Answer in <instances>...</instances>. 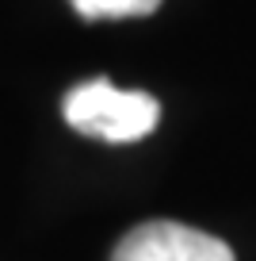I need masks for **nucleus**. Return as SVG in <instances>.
I'll return each instance as SVG.
<instances>
[{
    "label": "nucleus",
    "mask_w": 256,
    "mask_h": 261,
    "mask_svg": "<svg viewBox=\"0 0 256 261\" xmlns=\"http://www.w3.org/2000/svg\"><path fill=\"white\" fill-rule=\"evenodd\" d=\"M61 112H65V123L73 130L92 135V139H104V142H138L161 119V104L149 92L115 89L107 77L77 85L65 96Z\"/></svg>",
    "instance_id": "f257e3e1"
},
{
    "label": "nucleus",
    "mask_w": 256,
    "mask_h": 261,
    "mask_svg": "<svg viewBox=\"0 0 256 261\" xmlns=\"http://www.w3.org/2000/svg\"><path fill=\"white\" fill-rule=\"evenodd\" d=\"M111 261H233V250L207 230L157 219L126 230Z\"/></svg>",
    "instance_id": "f03ea898"
},
{
    "label": "nucleus",
    "mask_w": 256,
    "mask_h": 261,
    "mask_svg": "<svg viewBox=\"0 0 256 261\" xmlns=\"http://www.w3.org/2000/svg\"><path fill=\"white\" fill-rule=\"evenodd\" d=\"M69 4L80 19H130L161 8V0H69Z\"/></svg>",
    "instance_id": "7ed1b4c3"
}]
</instances>
